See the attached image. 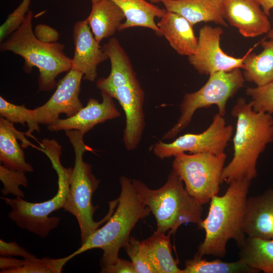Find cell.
<instances>
[{"label":"cell","mask_w":273,"mask_h":273,"mask_svg":"<svg viewBox=\"0 0 273 273\" xmlns=\"http://www.w3.org/2000/svg\"><path fill=\"white\" fill-rule=\"evenodd\" d=\"M232 115L236 118L233 138L234 155L224 167L221 184L257 176L256 163L267 145L273 142V117L271 114L256 112L251 103L239 98L232 108Z\"/></svg>","instance_id":"obj_1"},{"label":"cell","mask_w":273,"mask_h":273,"mask_svg":"<svg viewBox=\"0 0 273 273\" xmlns=\"http://www.w3.org/2000/svg\"><path fill=\"white\" fill-rule=\"evenodd\" d=\"M250 184L251 180L246 178L234 180L224 195L212 198L207 216L198 226L205 232L198 247L201 256L224 257L230 239L234 240L238 247L243 244L246 238L243 217Z\"/></svg>","instance_id":"obj_2"},{"label":"cell","mask_w":273,"mask_h":273,"mask_svg":"<svg viewBox=\"0 0 273 273\" xmlns=\"http://www.w3.org/2000/svg\"><path fill=\"white\" fill-rule=\"evenodd\" d=\"M119 180L121 191L115 211L103 226L70 254L72 258L89 250L99 248L103 251L100 262L101 268L113 264L119 258V251L130 237L135 225L150 214L133 180L122 176Z\"/></svg>","instance_id":"obj_3"},{"label":"cell","mask_w":273,"mask_h":273,"mask_svg":"<svg viewBox=\"0 0 273 273\" xmlns=\"http://www.w3.org/2000/svg\"><path fill=\"white\" fill-rule=\"evenodd\" d=\"M39 146V151L49 158L58 175L56 194L47 201L38 203L28 202L20 197L1 198L11 207L8 216L18 227L44 238L60 222L59 217L49 215L63 208L69 191L73 168H66L62 165L60 156L62 148L56 140L44 139Z\"/></svg>","instance_id":"obj_4"},{"label":"cell","mask_w":273,"mask_h":273,"mask_svg":"<svg viewBox=\"0 0 273 273\" xmlns=\"http://www.w3.org/2000/svg\"><path fill=\"white\" fill-rule=\"evenodd\" d=\"M32 17L33 12L29 10L20 27L1 43L0 51L12 52L22 57L26 73L33 67L37 68L39 90L48 92L56 87L58 75L71 69L72 59L65 55L63 44L43 42L35 37Z\"/></svg>","instance_id":"obj_5"},{"label":"cell","mask_w":273,"mask_h":273,"mask_svg":"<svg viewBox=\"0 0 273 273\" xmlns=\"http://www.w3.org/2000/svg\"><path fill=\"white\" fill-rule=\"evenodd\" d=\"M65 132L73 148L75 161L69 193L63 208L77 219L82 245L108 220L117 205L118 199L109 202V211L102 219L94 220V215L98 206L93 205L92 197L100 181L93 174L92 165L83 159L84 152L90 149L84 142V133L77 130H66Z\"/></svg>","instance_id":"obj_6"},{"label":"cell","mask_w":273,"mask_h":273,"mask_svg":"<svg viewBox=\"0 0 273 273\" xmlns=\"http://www.w3.org/2000/svg\"><path fill=\"white\" fill-rule=\"evenodd\" d=\"M146 205L154 215L157 230L174 234L183 224L200 225L203 207L184 186L180 177L172 169L161 188L151 189L140 180L133 179Z\"/></svg>","instance_id":"obj_7"},{"label":"cell","mask_w":273,"mask_h":273,"mask_svg":"<svg viewBox=\"0 0 273 273\" xmlns=\"http://www.w3.org/2000/svg\"><path fill=\"white\" fill-rule=\"evenodd\" d=\"M206 83L199 90L186 93L180 105V115L176 123L162 140L171 139L190 123L195 112L215 105L220 115L226 113V103L244 85L245 78L240 68L218 71L209 75Z\"/></svg>","instance_id":"obj_8"},{"label":"cell","mask_w":273,"mask_h":273,"mask_svg":"<svg viewBox=\"0 0 273 273\" xmlns=\"http://www.w3.org/2000/svg\"><path fill=\"white\" fill-rule=\"evenodd\" d=\"M174 157L172 169L181 179L188 193L200 203H207L217 195L226 158L224 153H182Z\"/></svg>","instance_id":"obj_9"},{"label":"cell","mask_w":273,"mask_h":273,"mask_svg":"<svg viewBox=\"0 0 273 273\" xmlns=\"http://www.w3.org/2000/svg\"><path fill=\"white\" fill-rule=\"evenodd\" d=\"M223 117L218 113L215 114L210 125L201 133H186L170 143L159 141L153 148L154 154L162 160L186 152L216 155L224 153L233 135V127L226 124Z\"/></svg>","instance_id":"obj_10"},{"label":"cell","mask_w":273,"mask_h":273,"mask_svg":"<svg viewBox=\"0 0 273 273\" xmlns=\"http://www.w3.org/2000/svg\"><path fill=\"white\" fill-rule=\"evenodd\" d=\"M223 29L220 26L204 25L200 28L195 53L188 57L189 63L200 74L209 75L218 71L242 68L246 54L235 58L225 54L220 47Z\"/></svg>","instance_id":"obj_11"},{"label":"cell","mask_w":273,"mask_h":273,"mask_svg":"<svg viewBox=\"0 0 273 273\" xmlns=\"http://www.w3.org/2000/svg\"><path fill=\"white\" fill-rule=\"evenodd\" d=\"M83 74L70 69L61 79L48 101L34 109L38 123L47 126L56 123L61 114L67 118L74 115L83 107L79 98Z\"/></svg>","instance_id":"obj_12"},{"label":"cell","mask_w":273,"mask_h":273,"mask_svg":"<svg viewBox=\"0 0 273 273\" xmlns=\"http://www.w3.org/2000/svg\"><path fill=\"white\" fill-rule=\"evenodd\" d=\"M105 92L117 100L125 113L126 123L123 142L126 149H135L141 140L145 126L143 109L145 93L138 79Z\"/></svg>","instance_id":"obj_13"},{"label":"cell","mask_w":273,"mask_h":273,"mask_svg":"<svg viewBox=\"0 0 273 273\" xmlns=\"http://www.w3.org/2000/svg\"><path fill=\"white\" fill-rule=\"evenodd\" d=\"M220 11L224 19L245 37L267 34L271 28L267 16L256 0H224Z\"/></svg>","instance_id":"obj_14"},{"label":"cell","mask_w":273,"mask_h":273,"mask_svg":"<svg viewBox=\"0 0 273 273\" xmlns=\"http://www.w3.org/2000/svg\"><path fill=\"white\" fill-rule=\"evenodd\" d=\"M73 37L75 50L71 69L81 73L83 79L94 81L98 66L108 56L96 40L85 19L74 24Z\"/></svg>","instance_id":"obj_15"},{"label":"cell","mask_w":273,"mask_h":273,"mask_svg":"<svg viewBox=\"0 0 273 273\" xmlns=\"http://www.w3.org/2000/svg\"><path fill=\"white\" fill-rule=\"evenodd\" d=\"M101 103L95 99H89L83 107L72 117L59 119L56 123L47 126L51 131L77 130L85 133L99 123L115 119L121 114L117 109L113 98L107 93L101 91Z\"/></svg>","instance_id":"obj_16"},{"label":"cell","mask_w":273,"mask_h":273,"mask_svg":"<svg viewBox=\"0 0 273 273\" xmlns=\"http://www.w3.org/2000/svg\"><path fill=\"white\" fill-rule=\"evenodd\" d=\"M243 228L248 237L273 239V189L247 198Z\"/></svg>","instance_id":"obj_17"},{"label":"cell","mask_w":273,"mask_h":273,"mask_svg":"<svg viewBox=\"0 0 273 273\" xmlns=\"http://www.w3.org/2000/svg\"><path fill=\"white\" fill-rule=\"evenodd\" d=\"M24 132L17 130L14 123L0 117V161L5 167L13 170L30 172L34 171L32 165L25 159L24 152L18 142L21 141L23 148L31 146L39 150L25 136Z\"/></svg>","instance_id":"obj_18"},{"label":"cell","mask_w":273,"mask_h":273,"mask_svg":"<svg viewBox=\"0 0 273 273\" xmlns=\"http://www.w3.org/2000/svg\"><path fill=\"white\" fill-rule=\"evenodd\" d=\"M170 46L180 55L194 54L198 45L193 25L181 16L167 11L157 24Z\"/></svg>","instance_id":"obj_19"},{"label":"cell","mask_w":273,"mask_h":273,"mask_svg":"<svg viewBox=\"0 0 273 273\" xmlns=\"http://www.w3.org/2000/svg\"><path fill=\"white\" fill-rule=\"evenodd\" d=\"M102 49L110 61L111 71L107 77L97 80V88L106 92L138 79L127 54L116 38H110Z\"/></svg>","instance_id":"obj_20"},{"label":"cell","mask_w":273,"mask_h":273,"mask_svg":"<svg viewBox=\"0 0 273 273\" xmlns=\"http://www.w3.org/2000/svg\"><path fill=\"white\" fill-rule=\"evenodd\" d=\"M111 1L121 9L125 17V21L121 24L119 31L143 27L152 30L159 36H163L155 23V18H161L167 12L165 9L160 8L146 0Z\"/></svg>","instance_id":"obj_21"},{"label":"cell","mask_w":273,"mask_h":273,"mask_svg":"<svg viewBox=\"0 0 273 273\" xmlns=\"http://www.w3.org/2000/svg\"><path fill=\"white\" fill-rule=\"evenodd\" d=\"M92 4L91 11L85 20L100 43L119 31L125 17L121 9L111 0H100Z\"/></svg>","instance_id":"obj_22"},{"label":"cell","mask_w":273,"mask_h":273,"mask_svg":"<svg viewBox=\"0 0 273 273\" xmlns=\"http://www.w3.org/2000/svg\"><path fill=\"white\" fill-rule=\"evenodd\" d=\"M161 3L167 11L181 16L193 26L201 22H213L228 26L220 8L210 0H162Z\"/></svg>","instance_id":"obj_23"},{"label":"cell","mask_w":273,"mask_h":273,"mask_svg":"<svg viewBox=\"0 0 273 273\" xmlns=\"http://www.w3.org/2000/svg\"><path fill=\"white\" fill-rule=\"evenodd\" d=\"M262 51L251 53L256 44L246 53L242 69L245 80L262 86L273 81V39L261 42Z\"/></svg>","instance_id":"obj_24"},{"label":"cell","mask_w":273,"mask_h":273,"mask_svg":"<svg viewBox=\"0 0 273 273\" xmlns=\"http://www.w3.org/2000/svg\"><path fill=\"white\" fill-rule=\"evenodd\" d=\"M156 230L141 242L142 247L157 273H183L171 252L170 236Z\"/></svg>","instance_id":"obj_25"},{"label":"cell","mask_w":273,"mask_h":273,"mask_svg":"<svg viewBox=\"0 0 273 273\" xmlns=\"http://www.w3.org/2000/svg\"><path fill=\"white\" fill-rule=\"evenodd\" d=\"M239 248V260L259 271L273 273V239L247 236Z\"/></svg>","instance_id":"obj_26"},{"label":"cell","mask_w":273,"mask_h":273,"mask_svg":"<svg viewBox=\"0 0 273 273\" xmlns=\"http://www.w3.org/2000/svg\"><path fill=\"white\" fill-rule=\"evenodd\" d=\"M183 273H257L240 260L224 262L220 259L207 260L197 252L193 258L185 262Z\"/></svg>","instance_id":"obj_27"},{"label":"cell","mask_w":273,"mask_h":273,"mask_svg":"<svg viewBox=\"0 0 273 273\" xmlns=\"http://www.w3.org/2000/svg\"><path fill=\"white\" fill-rule=\"evenodd\" d=\"M0 114L13 123H20L23 126L27 124L28 129L24 132L25 135L31 137L36 141L32 135L35 131H40L38 123L34 109L27 108L25 105H17L10 103L2 96L0 97Z\"/></svg>","instance_id":"obj_28"},{"label":"cell","mask_w":273,"mask_h":273,"mask_svg":"<svg viewBox=\"0 0 273 273\" xmlns=\"http://www.w3.org/2000/svg\"><path fill=\"white\" fill-rule=\"evenodd\" d=\"M72 258L70 254L57 259L49 257L24 258L22 266L10 273H60L65 264Z\"/></svg>","instance_id":"obj_29"},{"label":"cell","mask_w":273,"mask_h":273,"mask_svg":"<svg viewBox=\"0 0 273 273\" xmlns=\"http://www.w3.org/2000/svg\"><path fill=\"white\" fill-rule=\"evenodd\" d=\"M23 171L9 169L3 164L0 165V179L3 184L1 193L4 196L9 194L16 197H25L24 192L20 189V186L28 187V179Z\"/></svg>","instance_id":"obj_30"},{"label":"cell","mask_w":273,"mask_h":273,"mask_svg":"<svg viewBox=\"0 0 273 273\" xmlns=\"http://www.w3.org/2000/svg\"><path fill=\"white\" fill-rule=\"evenodd\" d=\"M246 94L251 98L250 103L254 111L273 114V81L262 86L249 87Z\"/></svg>","instance_id":"obj_31"},{"label":"cell","mask_w":273,"mask_h":273,"mask_svg":"<svg viewBox=\"0 0 273 273\" xmlns=\"http://www.w3.org/2000/svg\"><path fill=\"white\" fill-rule=\"evenodd\" d=\"M123 248L130 258L136 273H157L145 253L141 242L130 236Z\"/></svg>","instance_id":"obj_32"},{"label":"cell","mask_w":273,"mask_h":273,"mask_svg":"<svg viewBox=\"0 0 273 273\" xmlns=\"http://www.w3.org/2000/svg\"><path fill=\"white\" fill-rule=\"evenodd\" d=\"M31 0H22L0 26V42H2L16 31L24 21L29 11Z\"/></svg>","instance_id":"obj_33"},{"label":"cell","mask_w":273,"mask_h":273,"mask_svg":"<svg viewBox=\"0 0 273 273\" xmlns=\"http://www.w3.org/2000/svg\"><path fill=\"white\" fill-rule=\"evenodd\" d=\"M0 255L1 256L22 257L24 259L32 258L36 256L19 246L15 241L10 242L0 240Z\"/></svg>","instance_id":"obj_34"},{"label":"cell","mask_w":273,"mask_h":273,"mask_svg":"<svg viewBox=\"0 0 273 273\" xmlns=\"http://www.w3.org/2000/svg\"><path fill=\"white\" fill-rule=\"evenodd\" d=\"M33 32L38 40L46 43L56 42L59 38V33L57 30L45 24L37 25Z\"/></svg>","instance_id":"obj_35"},{"label":"cell","mask_w":273,"mask_h":273,"mask_svg":"<svg viewBox=\"0 0 273 273\" xmlns=\"http://www.w3.org/2000/svg\"><path fill=\"white\" fill-rule=\"evenodd\" d=\"M102 273H136L131 261L119 258L112 265L102 268Z\"/></svg>","instance_id":"obj_36"},{"label":"cell","mask_w":273,"mask_h":273,"mask_svg":"<svg viewBox=\"0 0 273 273\" xmlns=\"http://www.w3.org/2000/svg\"><path fill=\"white\" fill-rule=\"evenodd\" d=\"M23 259L2 256L0 257L1 273H10L12 270L20 268L23 265Z\"/></svg>","instance_id":"obj_37"},{"label":"cell","mask_w":273,"mask_h":273,"mask_svg":"<svg viewBox=\"0 0 273 273\" xmlns=\"http://www.w3.org/2000/svg\"><path fill=\"white\" fill-rule=\"evenodd\" d=\"M262 10L268 16L270 10L273 8V0H256Z\"/></svg>","instance_id":"obj_38"},{"label":"cell","mask_w":273,"mask_h":273,"mask_svg":"<svg viewBox=\"0 0 273 273\" xmlns=\"http://www.w3.org/2000/svg\"><path fill=\"white\" fill-rule=\"evenodd\" d=\"M210 1H211L212 2H213L214 4L216 5L217 6H218L220 8V6H221L222 3L224 0H210Z\"/></svg>","instance_id":"obj_39"},{"label":"cell","mask_w":273,"mask_h":273,"mask_svg":"<svg viewBox=\"0 0 273 273\" xmlns=\"http://www.w3.org/2000/svg\"><path fill=\"white\" fill-rule=\"evenodd\" d=\"M267 37L269 39H273V26L271 28L270 30L267 33Z\"/></svg>","instance_id":"obj_40"},{"label":"cell","mask_w":273,"mask_h":273,"mask_svg":"<svg viewBox=\"0 0 273 273\" xmlns=\"http://www.w3.org/2000/svg\"><path fill=\"white\" fill-rule=\"evenodd\" d=\"M148 1L149 2L153 4V3H159L160 2H161L162 0H146Z\"/></svg>","instance_id":"obj_41"},{"label":"cell","mask_w":273,"mask_h":273,"mask_svg":"<svg viewBox=\"0 0 273 273\" xmlns=\"http://www.w3.org/2000/svg\"><path fill=\"white\" fill-rule=\"evenodd\" d=\"M100 0H90L91 2H92V3H96V2H97L98 1H99Z\"/></svg>","instance_id":"obj_42"}]
</instances>
